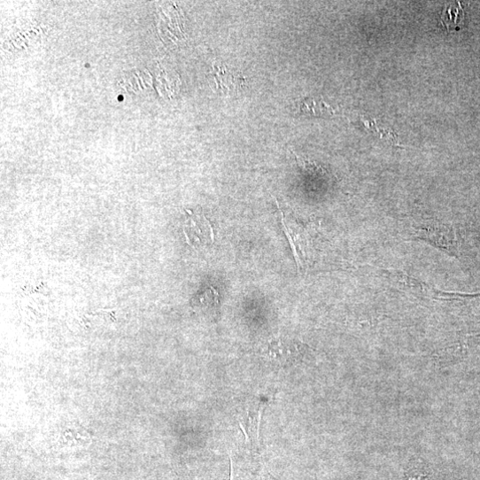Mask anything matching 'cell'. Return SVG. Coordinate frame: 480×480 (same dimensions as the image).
I'll return each instance as SVG.
<instances>
[{"label": "cell", "mask_w": 480, "mask_h": 480, "mask_svg": "<svg viewBox=\"0 0 480 480\" xmlns=\"http://www.w3.org/2000/svg\"><path fill=\"white\" fill-rule=\"evenodd\" d=\"M194 305L208 314H217L219 294L213 288H209L195 298Z\"/></svg>", "instance_id": "obj_8"}, {"label": "cell", "mask_w": 480, "mask_h": 480, "mask_svg": "<svg viewBox=\"0 0 480 480\" xmlns=\"http://www.w3.org/2000/svg\"><path fill=\"white\" fill-rule=\"evenodd\" d=\"M265 356L274 364L289 367L302 359L303 349L298 343L278 339L269 344L266 349Z\"/></svg>", "instance_id": "obj_3"}, {"label": "cell", "mask_w": 480, "mask_h": 480, "mask_svg": "<svg viewBox=\"0 0 480 480\" xmlns=\"http://www.w3.org/2000/svg\"><path fill=\"white\" fill-rule=\"evenodd\" d=\"M278 206L280 208L281 217H282V222L283 225V229L289 238L290 244L291 246L292 252L294 253L295 259L298 263V267L300 269L301 267H304V263L302 261L301 256L306 259V233L300 225L297 223H292L290 221H287V219L284 217V213L282 211V208L278 203Z\"/></svg>", "instance_id": "obj_4"}, {"label": "cell", "mask_w": 480, "mask_h": 480, "mask_svg": "<svg viewBox=\"0 0 480 480\" xmlns=\"http://www.w3.org/2000/svg\"><path fill=\"white\" fill-rule=\"evenodd\" d=\"M211 74L215 81L217 89L225 93L237 91L243 87L245 81L242 76L228 71L224 66L213 65Z\"/></svg>", "instance_id": "obj_5"}, {"label": "cell", "mask_w": 480, "mask_h": 480, "mask_svg": "<svg viewBox=\"0 0 480 480\" xmlns=\"http://www.w3.org/2000/svg\"><path fill=\"white\" fill-rule=\"evenodd\" d=\"M413 234L449 256L457 258L459 255V239L453 224L426 220L414 226Z\"/></svg>", "instance_id": "obj_1"}, {"label": "cell", "mask_w": 480, "mask_h": 480, "mask_svg": "<svg viewBox=\"0 0 480 480\" xmlns=\"http://www.w3.org/2000/svg\"><path fill=\"white\" fill-rule=\"evenodd\" d=\"M189 231L194 233L196 243L213 244V230L209 221L205 217H197V220L190 219Z\"/></svg>", "instance_id": "obj_6"}, {"label": "cell", "mask_w": 480, "mask_h": 480, "mask_svg": "<svg viewBox=\"0 0 480 480\" xmlns=\"http://www.w3.org/2000/svg\"><path fill=\"white\" fill-rule=\"evenodd\" d=\"M299 112L313 117H327L335 114L334 109L321 99L306 98L299 105Z\"/></svg>", "instance_id": "obj_7"}, {"label": "cell", "mask_w": 480, "mask_h": 480, "mask_svg": "<svg viewBox=\"0 0 480 480\" xmlns=\"http://www.w3.org/2000/svg\"><path fill=\"white\" fill-rule=\"evenodd\" d=\"M230 480H259L257 476H255L250 470L244 469L239 463H236V461L230 455Z\"/></svg>", "instance_id": "obj_9"}, {"label": "cell", "mask_w": 480, "mask_h": 480, "mask_svg": "<svg viewBox=\"0 0 480 480\" xmlns=\"http://www.w3.org/2000/svg\"><path fill=\"white\" fill-rule=\"evenodd\" d=\"M267 406V399L253 397L240 403L236 410L238 425L244 433L247 443L252 447L259 445L261 422Z\"/></svg>", "instance_id": "obj_2"}]
</instances>
